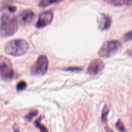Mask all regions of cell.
Segmentation results:
<instances>
[{"label": "cell", "instance_id": "cell-1", "mask_svg": "<svg viewBox=\"0 0 132 132\" xmlns=\"http://www.w3.org/2000/svg\"><path fill=\"white\" fill-rule=\"evenodd\" d=\"M18 28V22L14 16L4 13L1 19L0 36L2 37H8L13 35Z\"/></svg>", "mask_w": 132, "mask_h": 132}, {"label": "cell", "instance_id": "cell-2", "mask_svg": "<svg viewBox=\"0 0 132 132\" xmlns=\"http://www.w3.org/2000/svg\"><path fill=\"white\" fill-rule=\"evenodd\" d=\"M29 47L28 43L24 39H18L9 41L5 46V53L10 56H21L24 55Z\"/></svg>", "mask_w": 132, "mask_h": 132}, {"label": "cell", "instance_id": "cell-3", "mask_svg": "<svg viewBox=\"0 0 132 132\" xmlns=\"http://www.w3.org/2000/svg\"><path fill=\"white\" fill-rule=\"evenodd\" d=\"M122 47V43L118 40H109L105 42L98 50L100 57L109 58L114 55Z\"/></svg>", "mask_w": 132, "mask_h": 132}, {"label": "cell", "instance_id": "cell-4", "mask_svg": "<svg viewBox=\"0 0 132 132\" xmlns=\"http://www.w3.org/2000/svg\"><path fill=\"white\" fill-rule=\"evenodd\" d=\"M14 70L10 60L4 56H0V77L5 81L11 80Z\"/></svg>", "mask_w": 132, "mask_h": 132}, {"label": "cell", "instance_id": "cell-5", "mask_svg": "<svg viewBox=\"0 0 132 132\" xmlns=\"http://www.w3.org/2000/svg\"><path fill=\"white\" fill-rule=\"evenodd\" d=\"M48 60L45 55L40 56L34 64L31 67V73L36 76L44 75L48 69Z\"/></svg>", "mask_w": 132, "mask_h": 132}, {"label": "cell", "instance_id": "cell-6", "mask_svg": "<svg viewBox=\"0 0 132 132\" xmlns=\"http://www.w3.org/2000/svg\"><path fill=\"white\" fill-rule=\"evenodd\" d=\"M35 14L30 9L26 10L20 13L18 16L16 20L22 26L30 25L35 20Z\"/></svg>", "mask_w": 132, "mask_h": 132}, {"label": "cell", "instance_id": "cell-7", "mask_svg": "<svg viewBox=\"0 0 132 132\" xmlns=\"http://www.w3.org/2000/svg\"><path fill=\"white\" fill-rule=\"evenodd\" d=\"M53 18L54 14L51 11H46L42 12L39 15L38 20L35 26L38 28H43L51 23Z\"/></svg>", "mask_w": 132, "mask_h": 132}, {"label": "cell", "instance_id": "cell-8", "mask_svg": "<svg viewBox=\"0 0 132 132\" xmlns=\"http://www.w3.org/2000/svg\"><path fill=\"white\" fill-rule=\"evenodd\" d=\"M105 64L100 59H95L91 61L87 68V73L90 75H96L102 71Z\"/></svg>", "mask_w": 132, "mask_h": 132}, {"label": "cell", "instance_id": "cell-9", "mask_svg": "<svg viewBox=\"0 0 132 132\" xmlns=\"http://www.w3.org/2000/svg\"><path fill=\"white\" fill-rule=\"evenodd\" d=\"M97 22L98 28L101 31L108 29L112 24V20L110 16L104 13L100 14Z\"/></svg>", "mask_w": 132, "mask_h": 132}, {"label": "cell", "instance_id": "cell-10", "mask_svg": "<svg viewBox=\"0 0 132 132\" xmlns=\"http://www.w3.org/2000/svg\"><path fill=\"white\" fill-rule=\"evenodd\" d=\"M60 1L61 0H41L39 3V6L40 7L44 8Z\"/></svg>", "mask_w": 132, "mask_h": 132}, {"label": "cell", "instance_id": "cell-11", "mask_svg": "<svg viewBox=\"0 0 132 132\" xmlns=\"http://www.w3.org/2000/svg\"><path fill=\"white\" fill-rule=\"evenodd\" d=\"M109 111V108L107 106V105H105L103 110H102V121L103 123H106L107 122V117Z\"/></svg>", "mask_w": 132, "mask_h": 132}, {"label": "cell", "instance_id": "cell-12", "mask_svg": "<svg viewBox=\"0 0 132 132\" xmlns=\"http://www.w3.org/2000/svg\"><path fill=\"white\" fill-rule=\"evenodd\" d=\"M107 3L110 4L112 5L119 6H122L124 4V0H104Z\"/></svg>", "mask_w": 132, "mask_h": 132}, {"label": "cell", "instance_id": "cell-13", "mask_svg": "<svg viewBox=\"0 0 132 132\" xmlns=\"http://www.w3.org/2000/svg\"><path fill=\"white\" fill-rule=\"evenodd\" d=\"M40 121H41V117L39 118L37 120H36L35 122V124L37 128H39L41 131H48V130L46 129V128L45 126H44L43 125L41 124Z\"/></svg>", "mask_w": 132, "mask_h": 132}, {"label": "cell", "instance_id": "cell-14", "mask_svg": "<svg viewBox=\"0 0 132 132\" xmlns=\"http://www.w3.org/2000/svg\"><path fill=\"white\" fill-rule=\"evenodd\" d=\"M122 38L125 42L132 41V30L124 34Z\"/></svg>", "mask_w": 132, "mask_h": 132}, {"label": "cell", "instance_id": "cell-15", "mask_svg": "<svg viewBox=\"0 0 132 132\" xmlns=\"http://www.w3.org/2000/svg\"><path fill=\"white\" fill-rule=\"evenodd\" d=\"M27 87V84L25 81H21L16 85V89L18 91H22L24 90Z\"/></svg>", "mask_w": 132, "mask_h": 132}, {"label": "cell", "instance_id": "cell-16", "mask_svg": "<svg viewBox=\"0 0 132 132\" xmlns=\"http://www.w3.org/2000/svg\"><path fill=\"white\" fill-rule=\"evenodd\" d=\"M116 127L120 131H124L126 130L125 128V127H124V125H123V123L120 120H119L116 122Z\"/></svg>", "mask_w": 132, "mask_h": 132}, {"label": "cell", "instance_id": "cell-17", "mask_svg": "<svg viewBox=\"0 0 132 132\" xmlns=\"http://www.w3.org/2000/svg\"><path fill=\"white\" fill-rule=\"evenodd\" d=\"M37 114H38L37 111H32L31 112L28 113L26 115V116L25 117V118L28 121H31L32 119V118H34L37 115Z\"/></svg>", "mask_w": 132, "mask_h": 132}, {"label": "cell", "instance_id": "cell-18", "mask_svg": "<svg viewBox=\"0 0 132 132\" xmlns=\"http://www.w3.org/2000/svg\"><path fill=\"white\" fill-rule=\"evenodd\" d=\"M8 8L9 11L11 13L14 12L16 11V8L15 7H14V6H9Z\"/></svg>", "mask_w": 132, "mask_h": 132}, {"label": "cell", "instance_id": "cell-19", "mask_svg": "<svg viewBox=\"0 0 132 132\" xmlns=\"http://www.w3.org/2000/svg\"><path fill=\"white\" fill-rule=\"evenodd\" d=\"M81 69L80 68H70L66 69V70L67 71H77V70H80Z\"/></svg>", "mask_w": 132, "mask_h": 132}, {"label": "cell", "instance_id": "cell-20", "mask_svg": "<svg viewBox=\"0 0 132 132\" xmlns=\"http://www.w3.org/2000/svg\"><path fill=\"white\" fill-rule=\"evenodd\" d=\"M124 2L127 6H131L132 5V0H124Z\"/></svg>", "mask_w": 132, "mask_h": 132}]
</instances>
